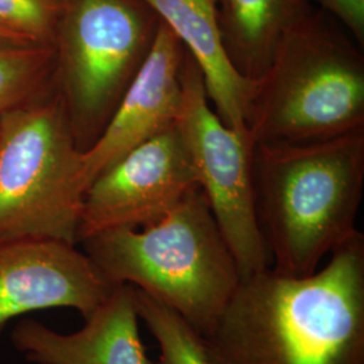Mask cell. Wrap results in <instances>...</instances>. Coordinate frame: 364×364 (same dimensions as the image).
Instances as JSON below:
<instances>
[{
	"instance_id": "obj_1",
	"label": "cell",
	"mask_w": 364,
	"mask_h": 364,
	"mask_svg": "<svg viewBox=\"0 0 364 364\" xmlns=\"http://www.w3.org/2000/svg\"><path fill=\"white\" fill-rule=\"evenodd\" d=\"M329 255L306 277L240 279L204 336L215 364H364V235Z\"/></svg>"
},
{
	"instance_id": "obj_2",
	"label": "cell",
	"mask_w": 364,
	"mask_h": 364,
	"mask_svg": "<svg viewBox=\"0 0 364 364\" xmlns=\"http://www.w3.org/2000/svg\"><path fill=\"white\" fill-rule=\"evenodd\" d=\"M252 180L270 267L311 275L358 231L364 129L309 144H254Z\"/></svg>"
},
{
	"instance_id": "obj_3",
	"label": "cell",
	"mask_w": 364,
	"mask_h": 364,
	"mask_svg": "<svg viewBox=\"0 0 364 364\" xmlns=\"http://www.w3.org/2000/svg\"><path fill=\"white\" fill-rule=\"evenodd\" d=\"M80 243L105 279L168 305L203 336L216 324L242 279L200 188L156 223L105 231Z\"/></svg>"
},
{
	"instance_id": "obj_4",
	"label": "cell",
	"mask_w": 364,
	"mask_h": 364,
	"mask_svg": "<svg viewBox=\"0 0 364 364\" xmlns=\"http://www.w3.org/2000/svg\"><path fill=\"white\" fill-rule=\"evenodd\" d=\"M340 26L312 9L278 41L248 103L254 144H309L364 129L362 48Z\"/></svg>"
},
{
	"instance_id": "obj_5",
	"label": "cell",
	"mask_w": 364,
	"mask_h": 364,
	"mask_svg": "<svg viewBox=\"0 0 364 364\" xmlns=\"http://www.w3.org/2000/svg\"><path fill=\"white\" fill-rule=\"evenodd\" d=\"M88 183L57 84L0 117V243L78 245Z\"/></svg>"
},
{
	"instance_id": "obj_6",
	"label": "cell",
	"mask_w": 364,
	"mask_h": 364,
	"mask_svg": "<svg viewBox=\"0 0 364 364\" xmlns=\"http://www.w3.org/2000/svg\"><path fill=\"white\" fill-rule=\"evenodd\" d=\"M159 23L144 0H63L53 42L55 84L82 153L146 63Z\"/></svg>"
},
{
	"instance_id": "obj_7",
	"label": "cell",
	"mask_w": 364,
	"mask_h": 364,
	"mask_svg": "<svg viewBox=\"0 0 364 364\" xmlns=\"http://www.w3.org/2000/svg\"><path fill=\"white\" fill-rule=\"evenodd\" d=\"M181 77L183 108L178 129L198 188L207 197L243 279L270 267L255 212L254 141L250 132L221 122L209 102L201 69L189 53L183 60Z\"/></svg>"
},
{
	"instance_id": "obj_8",
	"label": "cell",
	"mask_w": 364,
	"mask_h": 364,
	"mask_svg": "<svg viewBox=\"0 0 364 364\" xmlns=\"http://www.w3.org/2000/svg\"><path fill=\"white\" fill-rule=\"evenodd\" d=\"M198 188L178 126L120 156L90 183L77 242L117 228H142L162 219Z\"/></svg>"
},
{
	"instance_id": "obj_9",
	"label": "cell",
	"mask_w": 364,
	"mask_h": 364,
	"mask_svg": "<svg viewBox=\"0 0 364 364\" xmlns=\"http://www.w3.org/2000/svg\"><path fill=\"white\" fill-rule=\"evenodd\" d=\"M76 246L58 240L0 243V336L28 313L70 308L87 318L112 294L117 285Z\"/></svg>"
},
{
	"instance_id": "obj_10",
	"label": "cell",
	"mask_w": 364,
	"mask_h": 364,
	"mask_svg": "<svg viewBox=\"0 0 364 364\" xmlns=\"http://www.w3.org/2000/svg\"><path fill=\"white\" fill-rule=\"evenodd\" d=\"M186 53L181 41L161 22L146 63L100 136L82 153L88 186L120 156L178 126L183 108L181 73Z\"/></svg>"
},
{
	"instance_id": "obj_11",
	"label": "cell",
	"mask_w": 364,
	"mask_h": 364,
	"mask_svg": "<svg viewBox=\"0 0 364 364\" xmlns=\"http://www.w3.org/2000/svg\"><path fill=\"white\" fill-rule=\"evenodd\" d=\"M135 287L117 285L85 324L73 333H60L37 321H23L13 331L14 346L37 364H151L139 335Z\"/></svg>"
},
{
	"instance_id": "obj_12",
	"label": "cell",
	"mask_w": 364,
	"mask_h": 364,
	"mask_svg": "<svg viewBox=\"0 0 364 364\" xmlns=\"http://www.w3.org/2000/svg\"><path fill=\"white\" fill-rule=\"evenodd\" d=\"M180 39L201 69L209 102L221 122L248 132L246 117L254 81L236 72L221 38L223 0H144Z\"/></svg>"
},
{
	"instance_id": "obj_13",
	"label": "cell",
	"mask_w": 364,
	"mask_h": 364,
	"mask_svg": "<svg viewBox=\"0 0 364 364\" xmlns=\"http://www.w3.org/2000/svg\"><path fill=\"white\" fill-rule=\"evenodd\" d=\"M312 9L306 0H223L221 38L236 72L251 81L259 78L278 41Z\"/></svg>"
},
{
	"instance_id": "obj_14",
	"label": "cell",
	"mask_w": 364,
	"mask_h": 364,
	"mask_svg": "<svg viewBox=\"0 0 364 364\" xmlns=\"http://www.w3.org/2000/svg\"><path fill=\"white\" fill-rule=\"evenodd\" d=\"M55 87L53 43L0 39V117Z\"/></svg>"
},
{
	"instance_id": "obj_15",
	"label": "cell",
	"mask_w": 364,
	"mask_h": 364,
	"mask_svg": "<svg viewBox=\"0 0 364 364\" xmlns=\"http://www.w3.org/2000/svg\"><path fill=\"white\" fill-rule=\"evenodd\" d=\"M135 305L139 320L159 346L154 364H215L204 336L176 311L138 289Z\"/></svg>"
},
{
	"instance_id": "obj_16",
	"label": "cell",
	"mask_w": 364,
	"mask_h": 364,
	"mask_svg": "<svg viewBox=\"0 0 364 364\" xmlns=\"http://www.w3.org/2000/svg\"><path fill=\"white\" fill-rule=\"evenodd\" d=\"M63 0H0V23L36 42L53 43Z\"/></svg>"
},
{
	"instance_id": "obj_17",
	"label": "cell",
	"mask_w": 364,
	"mask_h": 364,
	"mask_svg": "<svg viewBox=\"0 0 364 364\" xmlns=\"http://www.w3.org/2000/svg\"><path fill=\"white\" fill-rule=\"evenodd\" d=\"M311 6L317 4L318 10L336 19L344 30L363 49L364 0H306Z\"/></svg>"
},
{
	"instance_id": "obj_18",
	"label": "cell",
	"mask_w": 364,
	"mask_h": 364,
	"mask_svg": "<svg viewBox=\"0 0 364 364\" xmlns=\"http://www.w3.org/2000/svg\"><path fill=\"white\" fill-rule=\"evenodd\" d=\"M0 39H26V41H31V39L18 34L16 31H14L11 28L1 25V23H0Z\"/></svg>"
}]
</instances>
